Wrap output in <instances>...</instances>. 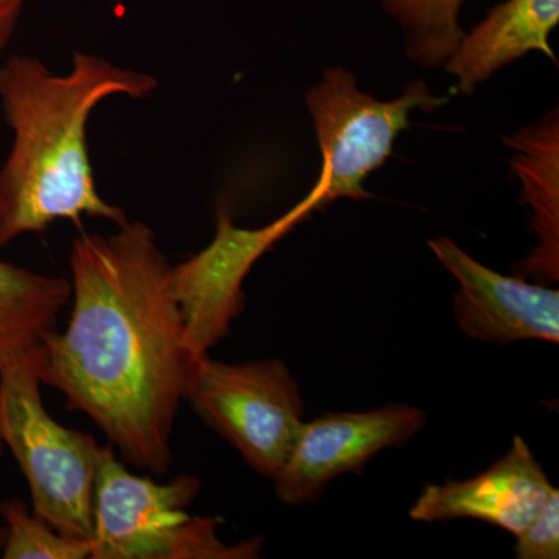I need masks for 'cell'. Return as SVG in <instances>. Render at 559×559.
<instances>
[{"mask_svg":"<svg viewBox=\"0 0 559 559\" xmlns=\"http://www.w3.org/2000/svg\"><path fill=\"white\" fill-rule=\"evenodd\" d=\"M148 73L76 51L69 73L51 72L27 55L0 66V106L13 132L0 168V250L61 219L83 216L120 226L128 216L103 200L87 150L91 114L106 98H145L156 91Z\"/></svg>","mask_w":559,"mask_h":559,"instance_id":"2","label":"cell"},{"mask_svg":"<svg viewBox=\"0 0 559 559\" xmlns=\"http://www.w3.org/2000/svg\"><path fill=\"white\" fill-rule=\"evenodd\" d=\"M448 100L419 80L411 81L400 97L378 100L360 91L355 73L342 66L323 70L305 97L322 151L316 182L322 207L342 198L370 200L364 182L392 156L396 139L411 127V114L432 112Z\"/></svg>","mask_w":559,"mask_h":559,"instance_id":"5","label":"cell"},{"mask_svg":"<svg viewBox=\"0 0 559 559\" xmlns=\"http://www.w3.org/2000/svg\"><path fill=\"white\" fill-rule=\"evenodd\" d=\"M516 538L518 559L559 558V491L555 489L543 510Z\"/></svg>","mask_w":559,"mask_h":559,"instance_id":"16","label":"cell"},{"mask_svg":"<svg viewBox=\"0 0 559 559\" xmlns=\"http://www.w3.org/2000/svg\"><path fill=\"white\" fill-rule=\"evenodd\" d=\"M7 530L5 525L0 524V554H2L3 544H5Z\"/></svg>","mask_w":559,"mask_h":559,"instance_id":"19","label":"cell"},{"mask_svg":"<svg viewBox=\"0 0 559 559\" xmlns=\"http://www.w3.org/2000/svg\"><path fill=\"white\" fill-rule=\"evenodd\" d=\"M382 10L399 22L406 57L423 69L447 66L462 40L459 13L465 0H380Z\"/></svg>","mask_w":559,"mask_h":559,"instance_id":"14","label":"cell"},{"mask_svg":"<svg viewBox=\"0 0 559 559\" xmlns=\"http://www.w3.org/2000/svg\"><path fill=\"white\" fill-rule=\"evenodd\" d=\"M558 22L559 0H506L463 35L444 69L457 80L462 94H473L498 70L530 51L557 62L549 36Z\"/></svg>","mask_w":559,"mask_h":559,"instance_id":"12","label":"cell"},{"mask_svg":"<svg viewBox=\"0 0 559 559\" xmlns=\"http://www.w3.org/2000/svg\"><path fill=\"white\" fill-rule=\"evenodd\" d=\"M72 245L66 331L44 340L40 382L57 389L135 468L162 476L194 362L173 266L140 221Z\"/></svg>","mask_w":559,"mask_h":559,"instance_id":"1","label":"cell"},{"mask_svg":"<svg viewBox=\"0 0 559 559\" xmlns=\"http://www.w3.org/2000/svg\"><path fill=\"white\" fill-rule=\"evenodd\" d=\"M459 290L452 301L455 325L469 340L507 345L559 342V290L524 277H507L473 259L448 237L428 241Z\"/></svg>","mask_w":559,"mask_h":559,"instance_id":"9","label":"cell"},{"mask_svg":"<svg viewBox=\"0 0 559 559\" xmlns=\"http://www.w3.org/2000/svg\"><path fill=\"white\" fill-rule=\"evenodd\" d=\"M3 451H5V447H3L2 440H0V457H2Z\"/></svg>","mask_w":559,"mask_h":559,"instance_id":"20","label":"cell"},{"mask_svg":"<svg viewBox=\"0 0 559 559\" xmlns=\"http://www.w3.org/2000/svg\"><path fill=\"white\" fill-rule=\"evenodd\" d=\"M40 345L0 370V440L31 488L33 514L69 538L91 540L102 444L50 417L40 396Z\"/></svg>","mask_w":559,"mask_h":559,"instance_id":"3","label":"cell"},{"mask_svg":"<svg viewBox=\"0 0 559 559\" xmlns=\"http://www.w3.org/2000/svg\"><path fill=\"white\" fill-rule=\"evenodd\" d=\"M200 491L201 481L190 474L168 484L135 476L106 444L95 477L91 559L259 557L261 538L227 546L218 536L221 518L187 513Z\"/></svg>","mask_w":559,"mask_h":559,"instance_id":"4","label":"cell"},{"mask_svg":"<svg viewBox=\"0 0 559 559\" xmlns=\"http://www.w3.org/2000/svg\"><path fill=\"white\" fill-rule=\"evenodd\" d=\"M546 471L522 437L479 476L430 484L409 510L411 520H476L520 535L555 491Z\"/></svg>","mask_w":559,"mask_h":559,"instance_id":"10","label":"cell"},{"mask_svg":"<svg viewBox=\"0 0 559 559\" xmlns=\"http://www.w3.org/2000/svg\"><path fill=\"white\" fill-rule=\"evenodd\" d=\"M503 143L511 151L510 165L522 183L525 204L532 210L535 248L514 266L520 277L540 285L559 280V117L550 110L536 123L514 131Z\"/></svg>","mask_w":559,"mask_h":559,"instance_id":"11","label":"cell"},{"mask_svg":"<svg viewBox=\"0 0 559 559\" xmlns=\"http://www.w3.org/2000/svg\"><path fill=\"white\" fill-rule=\"evenodd\" d=\"M186 401L250 468L271 480L305 423L299 382L280 359L226 364L201 356Z\"/></svg>","mask_w":559,"mask_h":559,"instance_id":"6","label":"cell"},{"mask_svg":"<svg viewBox=\"0 0 559 559\" xmlns=\"http://www.w3.org/2000/svg\"><path fill=\"white\" fill-rule=\"evenodd\" d=\"M70 280L24 270L0 259V370L20 362L57 329L70 304Z\"/></svg>","mask_w":559,"mask_h":559,"instance_id":"13","label":"cell"},{"mask_svg":"<svg viewBox=\"0 0 559 559\" xmlns=\"http://www.w3.org/2000/svg\"><path fill=\"white\" fill-rule=\"evenodd\" d=\"M25 0H0V14L21 13Z\"/></svg>","mask_w":559,"mask_h":559,"instance_id":"18","label":"cell"},{"mask_svg":"<svg viewBox=\"0 0 559 559\" xmlns=\"http://www.w3.org/2000/svg\"><path fill=\"white\" fill-rule=\"evenodd\" d=\"M318 190L274 223L260 229L237 227L229 209L221 207L212 242L197 255L173 266V290L186 323V341L194 358L209 355L229 334L245 310V280L253 264L297 224L320 209Z\"/></svg>","mask_w":559,"mask_h":559,"instance_id":"7","label":"cell"},{"mask_svg":"<svg viewBox=\"0 0 559 559\" xmlns=\"http://www.w3.org/2000/svg\"><path fill=\"white\" fill-rule=\"evenodd\" d=\"M17 20H20V13L0 14V51L9 44L16 31Z\"/></svg>","mask_w":559,"mask_h":559,"instance_id":"17","label":"cell"},{"mask_svg":"<svg viewBox=\"0 0 559 559\" xmlns=\"http://www.w3.org/2000/svg\"><path fill=\"white\" fill-rule=\"evenodd\" d=\"M0 516L7 530L3 559H86L91 540L69 538L39 520L20 498L0 502Z\"/></svg>","mask_w":559,"mask_h":559,"instance_id":"15","label":"cell"},{"mask_svg":"<svg viewBox=\"0 0 559 559\" xmlns=\"http://www.w3.org/2000/svg\"><path fill=\"white\" fill-rule=\"evenodd\" d=\"M428 415L409 404L340 412L305 421L288 459L275 474V496L286 506L318 502L330 481L359 473L374 455L403 447L425 428Z\"/></svg>","mask_w":559,"mask_h":559,"instance_id":"8","label":"cell"}]
</instances>
